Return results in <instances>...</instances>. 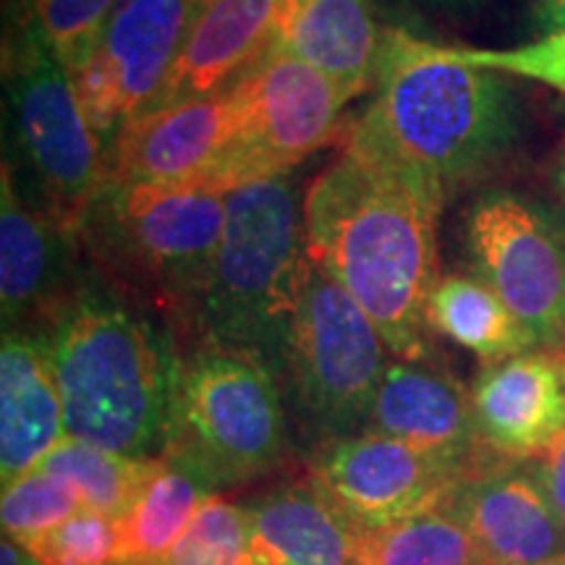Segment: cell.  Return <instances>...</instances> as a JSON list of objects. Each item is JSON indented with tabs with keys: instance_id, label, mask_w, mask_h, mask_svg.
<instances>
[{
	"instance_id": "cell-1",
	"label": "cell",
	"mask_w": 565,
	"mask_h": 565,
	"mask_svg": "<svg viewBox=\"0 0 565 565\" xmlns=\"http://www.w3.org/2000/svg\"><path fill=\"white\" fill-rule=\"evenodd\" d=\"M443 207L435 189L349 147L303 194L309 259L364 309L393 359L433 356Z\"/></svg>"
},
{
	"instance_id": "cell-2",
	"label": "cell",
	"mask_w": 565,
	"mask_h": 565,
	"mask_svg": "<svg viewBox=\"0 0 565 565\" xmlns=\"http://www.w3.org/2000/svg\"><path fill=\"white\" fill-rule=\"evenodd\" d=\"M524 116L511 84L404 32H387L377 95L343 147L435 189L445 202L487 179L521 141Z\"/></svg>"
},
{
	"instance_id": "cell-3",
	"label": "cell",
	"mask_w": 565,
	"mask_h": 565,
	"mask_svg": "<svg viewBox=\"0 0 565 565\" xmlns=\"http://www.w3.org/2000/svg\"><path fill=\"white\" fill-rule=\"evenodd\" d=\"M71 440L131 458H162L171 437L179 356L110 286L84 282L51 333Z\"/></svg>"
},
{
	"instance_id": "cell-4",
	"label": "cell",
	"mask_w": 565,
	"mask_h": 565,
	"mask_svg": "<svg viewBox=\"0 0 565 565\" xmlns=\"http://www.w3.org/2000/svg\"><path fill=\"white\" fill-rule=\"evenodd\" d=\"M309 267L303 196L291 175L225 196V228L192 328L202 343L263 362L278 374L282 343Z\"/></svg>"
},
{
	"instance_id": "cell-5",
	"label": "cell",
	"mask_w": 565,
	"mask_h": 565,
	"mask_svg": "<svg viewBox=\"0 0 565 565\" xmlns=\"http://www.w3.org/2000/svg\"><path fill=\"white\" fill-rule=\"evenodd\" d=\"M225 196L189 186L105 183L82 225V242L108 273L192 328L225 228Z\"/></svg>"
},
{
	"instance_id": "cell-6",
	"label": "cell",
	"mask_w": 565,
	"mask_h": 565,
	"mask_svg": "<svg viewBox=\"0 0 565 565\" xmlns=\"http://www.w3.org/2000/svg\"><path fill=\"white\" fill-rule=\"evenodd\" d=\"M3 162L21 200L82 236L108 183L105 150L84 118L68 71L30 42L9 38L3 58Z\"/></svg>"
},
{
	"instance_id": "cell-7",
	"label": "cell",
	"mask_w": 565,
	"mask_h": 565,
	"mask_svg": "<svg viewBox=\"0 0 565 565\" xmlns=\"http://www.w3.org/2000/svg\"><path fill=\"white\" fill-rule=\"evenodd\" d=\"M387 353L364 309L309 259L275 377L320 448L364 433Z\"/></svg>"
},
{
	"instance_id": "cell-8",
	"label": "cell",
	"mask_w": 565,
	"mask_h": 565,
	"mask_svg": "<svg viewBox=\"0 0 565 565\" xmlns=\"http://www.w3.org/2000/svg\"><path fill=\"white\" fill-rule=\"evenodd\" d=\"M278 377L246 353L202 343L179 362L171 437L162 458L236 484L267 475L286 456Z\"/></svg>"
},
{
	"instance_id": "cell-9",
	"label": "cell",
	"mask_w": 565,
	"mask_h": 565,
	"mask_svg": "<svg viewBox=\"0 0 565 565\" xmlns=\"http://www.w3.org/2000/svg\"><path fill=\"white\" fill-rule=\"evenodd\" d=\"M233 87L242 105V124L204 192L231 194L246 183L286 175L341 129L345 103L333 82L278 38Z\"/></svg>"
},
{
	"instance_id": "cell-10",
	"label": "cell",
	"mask_w": 565,
	"mask_h": 565,
	"mask_svg": "<svg viewBox=\"0 0 565 565\" xmlns=\"http://www.w3.org/2000/svg\"><path fill=\"white\" fill-rule=\"evenodd\" d=\"M471 270L532 333L536 349H555L565 324V225L526 196L494 189L463 215Z\"/></svg>"
},
{
	"instance_id": "cell-11",
	"label": "cell",
	"mask_w": 565,
	"mask_h": 565,
	"mask_svg": "<svg viewBox=\"0 0 565 565\" xmlns=\"http://www.w3.org/2000/svg\"><path fill=\"white\" fill-rule=\"evenodd\" d=\"M490 456H448L362 433L322 445L312 482L345 519L372 532L445 505Z\"/></svg>"
},
{
	"instance_id": "cell-12",
	"label": "cell",
	"mask_w": 565,
	"mask_h": 565,
	"mask_svg": "<svg viewBox=\"0 0 565 565\" xmlns=\"http://www.w3.org/2000/svg\"><path fill=\"white\" fill-rule=\"evenodd\" d=\"M194 0H121L92 51L68 71L84 118L108 150L152 108L171 71Z\"/></svg>"
},
{
	"instance_id": "cell-13",
	"label": "cell",
	"mask_w": 565,
	"mask_h": 565,
	"mask_svg": "<svg viewBox=\"0 0 565 565\" xmlns=\"http://www.w3.org/2000/svg\"><path fill=\"white\" fill-rule=\"evenodd\" d=\"M242 124L236 87L141 113L105 150L108 181L202 189Z\"/></svg>"
},
{
	"instance_id": "cell-14",
	"label": "cell",
	"mask_w": 565,
	"mask_h": 565,
	"mask_svg": "<svg viewBox=\"0 0 565 565\" xmlns=\"http://www.w3.org/2000/svg\"><path fill=\"white\" fill-rule=\"evenodd\" d=\"M82 236L21 200L9 175L0 183V303L6 330L47 335L82 294L76 273Z\"/></svg>"
},
{
	"instance_id": "cell-15",
	"label": "cell",
	"mask_w": 565,
	"mask_h": 565,
	"mask_svg": "<svg viewBox=\"0 0 565 565\" xmlns=\"http://www.w3.org/2000/svg\"><path fill=\"white\" fill-rule=\"evenodd\" d=\"M448 505L471 529L490 565H542L565 555V526L532 461L490 456Z\"/></svg>"
},
{
	"instance_id": "cell-16",
	"label": "cell",
	"mask_w": 565,
	"mask_h": 565,
	"mask_svg": "<svg viewBox=\"0 0 565 565\" xmlns=\"http://www.w3.org/2000/svg\"><path fill=\"white\" fill-rule=\"evenodd\" d=\"M471 401L484 450L534 461L565 433V353L534 349L484 366Z\"/></svg>"
},
{
	"instance_id": "cell-17",
	"label": "cell",
	"mask_w": 565,
	"mask_h": 565,
	"mask_svg": "<svg viewBox=\"0 0 565 565\" xmlns=\"http://www.w3.org/2000/svg\"><path fill=\"white\" fill-rule=\"evenodd\" d=\"M275 38V0H194L179 53L150 110L217 95Z\"/></svg>"
},
{
	"instance_id": "cell-18",
	"label": "cell",
	"mask_w": 565,
	"mask_h": 565,
	"mask_svg": "<svg viewBox=\"0 0 565 565\" xmlns=\"http://www.w3.org/2000/svg\"><path fill=\"white\" fill-rule=\"evenodd\" d=\"M364 433L448 456L490 454L477 437L471 391L454 372L429 362H387Z\"/></svg>"
},
{
	"instance_id": "cell-19",
	"label": "cell",
	"mask_w": 565,
	"mask_h": 565,
	"mask_svg": "<svg viewBox=\"0 0 565 565\" xmlns=\"http://www.w3.org/2000/svg\"><path fill=\"white\" fill-rule=\"evenodd\" d=\"M47 335L3 330L0 349V471L3 487L30 475L66 440Z\"/></svg>"
},
{
	"instance_id": "cell-20",
	"label": "cell",
	"mask_w": 565,
	"mask_h": 565,
	"mask_svg": "<svg viewBox=\"0 0 565 565\" xmlns=\"http://www.w3.org/2000/svg\"><path fill=\"white\" fill-rule=\"evenodd\" d=\"M252 515L257 565H359L364 529L324 498L320 487L291 484L265 494Z\"/></svg>"
},
{
	"instance_id": "cell-21",
	"label": "cell",
	"mask_w": 565,
	"mask_h": 565,
	"mask_svg": "<svg viewBox=\"0 0 565 565\" xmlns=\"http://www.w3.org/2000/svg\"><path fill=\"white\" fill-rule=\"evenodd\" d=\"M278 40L328 76L349 103L377 79L385 32L374 24L366 0H303Z\"/></svg>"
},
{
	"instance_id": "cell-22",
	"label": "cell",
	"mask_w": 565,
	"mask_h": 565,
	"mask_svg": "<svg viewBox=\"0 0 565 565\" xmlns=\"http://www.w3.org/2000/svg\"><path fill=\"white\" fill-rule=\"evenodd\" d=\"M427 322L433 333L471 351L484 366L536 349L524 322L475 273H450L437 280Z\"/></svg>"
},
{
	"instance_id": "cell-23",
	"label": "cell",
	"mask_w": 565,
	"mask_h": 565,
	"mask_svg": "<svg viewBox=\"0 0 565 565\" xmlns=\"http://www.w3.org/2000/svg\"><path fill=\"white\" fill-rule=\"evenodd\" d=\"M212 484L200 471L166 458L158 477L118 521L121 565H160L183 540L210 498Z\"/></svg>"
},
{
	"instance_id": "cell-24",
	"label": "cell",
	"mask_w": 565,
	"mask_h": 565,
	"mask_svg": "<svg viewBox=\"0 0 565 565\" xmlns=\"http://www.w3.org/2000/svg\"><path fill=\"white\" fill-rule=\"evenodd\" d=\"M166 458H131L66 437L34 466L68 479L82 498V508L121 521L145 487L158 477Z\"/></svg>"
},
{
	"instance_id": "cell-25",
	"label": "cell",
	"mask_w": 565,
	"mask_h": 565,
	"mask_svg": "<svg viewBox=\"0 0 565 565\" xmlns=\"http://www.w3.org/2000/svg\"><path fill=\"white\" fill-rule=\"evenodd\" d=\"M359 565H490L471 529L448 503L364 532Z\"/></svg>"
},
{
	"instance_id": "cell-26",
	"label": "cell",
	"mask_w": 565,
	"mask_h": 565,
	"mask_svg": "<svg viewBox=\"0 0 565 565\" xmlns=\"http://www.w3.org/2000/svg\"><path fill=\"white\" fill-rule=\"evenodd\" d=\"M121 0H19L11 38L30 42L71 71L92 51Z\"/></svg>"
},
{
	"instance_id": "cell-27",
	"label": "cell",
	"mask_w": 565,
	"mask_h": 565,
	"mask_svg": "<svg viewBox=\"0 0 565 565\" xmlns=\"http://www.w3.org/2000/svg\"><path fill=\"white\" fill-rule=\"evenodd\" d=\"M160 565H257L249 508L210 494L189 532Z\"/></svg>"
},
{
	"instance_id": "cell-28",
	"label": "cell",
	"mask_w": 565,
	"mask_h": 565,
	"mask_svg": "<svg viewBox=\"0 0 565 565\" xmlns=\"http://www.w3.org/2000/svg\"><path fill=\"white\" fill-rule=\"evenodd\" d=\"M82 511V498L76 487L51 471L32 469L17 482L3 487V534L30 545L32 540L47 534L63 521Z\"/></svg>"
},
{
	"instance_id": "cell-29",
	"label": "cell",
	"mask_w": 565,
	"mask_h": 565,
	"mask_svg": "<svg viewBox=\"0 0 565 565\" xmlns=\"http://www.w3.org/2000/svg\"><path fill=\"white\" fill-rule=\"evenodd\" d=\"M42 565H121V532L108 515L76 511L30 545Z\"/></svg>"
},
{
	"instance_id": "cell-30",
	"label": "cell",
	"mask_w": 565,
	"mask_h": 565,
	"mask_svg": "<svg viewBox=\"0 0 565 565\" xmlns=\"http://www.w3.org/2000/svg\"><path fill=\"white\" fill-rule=\"evenodd\" d=\"M456 58L469 66L494 71V74H513L524 79L542 82L565 95V30L545 34L529 45L511 51H475V47H454Z\"/></svg>"
},
{
	"instance_id": "cell-31",
	"label": "cell",
	"mask_w": 565,
	"mask_h": 565,
	"mask_svg": "<svg viewBox=\"0 0 565 565\" xmlns=\"http://www.w3.org/2000/svg\"><path fill=\"white\" fill-rule=\"evenodd\" d=\"M532 463L542 487H545L550 503H553L555 513L561 515L565 526V433L561 437H555V440L547 445L545 454L534 458Z\"/></svg>"
},
{
	"instance_id": "cell-32",
	"label": "cell",
	"mask_w": 565,
	"mask_h": 565,
	"mask_svg": "<svg viewBox=\"0 0 565 565\" xmlns=\"http://www.w3.org/2000/svg\"><path fill=\"white\" fill-rule=\"evenodd\" d=\"M529 17L540 32L553 34L565 30V0H532Z\"/></svg>"
},
{
	"instance_id": "cell-33",
	"label": "cell",
	"mask_w": 565,
	"mask_h": 565,
	"mask_svg": "<svg viewBox=\"0 0 565 565\" xmlns=\"http://www.w3.org/2000/svg\"><path fill=\"white\" fill-rule=\"evenodd\" d=\"M0 565H42L38 555L30 547L21 545L19 540L3 534V545H0Z\"/></svg>"
},
{
	"instance_id": "cell-34",
	"label": "cell",
	"mask_w": 565,
	"mask_h": 565,
	"mask_svg": "<svg viewBox=\"0 0 565 565\" xmlns=\"http://www.w3.org/2000/svg\"><path fill=\"white\" fill-rule=\"evenodd\" d=\"M550 186H553L557 202H561L565 212V145L555 152L553 162H550Z\"/></svg>"
},
{
	"instance_id": "cell-35",
	"label": "cell",
	"mask_w": 565,
	"mask_h": 565,
	"mask_svg": "<svg viewBox=\"0 0 565 565\" xmlns=\"http://www.w3.org/2000/svg\"><path fill=\"white\" fill-rule=\"evenodd\" d=\"M303 6V0H275V34H280L288 30L296 13Z\"/></svg>"
},
{
	"instance_id": "cell-36",
	"label": "cell",
	"mask_w": 565,
	"mask_h": 565,
	"mask_svg": "<svg viewBox=\"0 0 565 565\" xmlns=\"http://www.w3.org/2000/svg\"><path fill=\"white\" fill-rule=\"evenodd\" d=\"M429 3L443 6V9H469V6H479L484 0H429Z\"/></svg>"
},
{
	"instance_id": "cell-37",
	"label": "cell",
	"mask_w": 565,
	"mask_h": 565,
	"mask_svg": "<svg viewBox=\"0 0 565 565\" xmlns=\"http://www.w3.org/2000/svg\"><path fill=\"white\" fill-rule=\"evenodd\" d=\"M555 351L565 353V324H563V330H561V338H557V343H555Z\"/></svg>"
},
{
	"instance_id": "cell-38",
	"label": "cell",
	"mask_w": 565,
	"mask_h": 565,
	"mask_svg": "<svg viewBox=\"0 0 565 565\" xmlns=\"http://www.w3.org/2000/svg\"><path fill=\"white\" fill-rule=\"evenodd\" d=\"M542 565H565V555L553 557V561H547V563H542Z\"/></svg>"
}]
</instances>
